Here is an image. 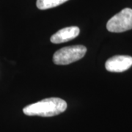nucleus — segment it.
I'll use <instances>...</instances> for the list:
<instances>
[{
	"instance_id": "nucleus-1",
	"label": "nucleus",
	"mask_w": 132,
	"mask_h": 132,
	"mask_svg": "<svg viewBox=\"0 0 132 132\" xmlns=\"http://www.w3.org/2000/svg\"><path fill=\"white\" fill-rule=\"evenodd\" d=\"M66 109L65 101L59 98H48L24 107L23 112L28 116L52 117L64 112Z\"/></svg>"
},
{
	"instance_id": "nucleus-2",
	"label": "nucleus",
	"mask_w": 132,
	"mask_h": 132,
	"mask_svg": "<svg viewBox=\"0 0 132 132\" xmlns=\"http://www.w3.org/2000/svg\"><path fill=\"white\" fill-rule=\"evenodd\" d=\"M87 52V48L84 46L76 45L62 48L54 53L53 61L59 65H69L78 61L84 57Z\"/></svg>"
},
{
	"instance_id": "nucleus-3",
	"label": "nucleus",
	"mask_w": 132,
	"mask_h": 132,
	"mask_svg": "<svg viewBox=\"0 0 132 132\" xmlns=\"http://www.w3.org/2000/svg\"><path fill=\"white\" fill-rule=\"evenodd\" d=\"M111 32H123L132 29V9L125 8L109 19L106 24Z\"/></svg>"
},
{
	"instance_id": "nucleus-4",
	"label": "nucleus",
	"mask_w": 132,
	"mask_h": 132,
	"mask_svg": "<svg viewBox=\"0 0 132 132\" xmlns=\"http://www.w3.org/2000/svg\"><path fill=\"white\" fill-rule=\"evenodd\" d=\"M132 66V57L126 55H117L106 62L105 68L109 72H123Z\"/></svg>"
},
{
	"instance_id": "nucleus-5",
	"label": "nucleus",
	"mask_w": 132,
	"mask_h": 132,
	"mask_svg": "<svg viewBox=\"0 0 132 132\" xmlns=\"http://www.w3.org/2000/svg\"><path fill=\"white\" fill-rule=\"evenodd\" d=\"M80 32L78 27H68L59 30L51 37V42L53 43H62L68 42L76 38Z\"/></svg>"
},
{
	"instance_id": "nucleus-6",
	"label": "nucleus",
	"mask_w": 132,
	"mask_h": 132,
	"mask_svg": "<svg viewBox=\"0 0 132 132\" xmlns=\"http://www.w3.org/2000/svg\"><path fill=\"white\" fill-rule=\"evenodd\" d=\"M68 0H37L36 5L40 10L51 9L66 2Z\"/></svg>"
}]
</instances>
